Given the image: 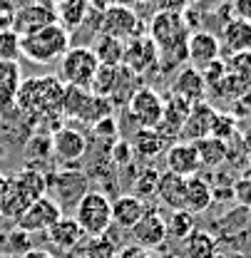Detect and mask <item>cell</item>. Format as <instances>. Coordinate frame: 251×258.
Instances as JSON below:
<instances>
[{"label":"cell","instance_id":"1","mask_svg":"<svg viewBox=\"0 0 251 258\" xmlns=\"http://www.w3.org/2000/svg\"><path fill=\"white\" fill-rule=\"evenodd\" d=\"M63 97L65 82L58 75H37L23 80L15 107L30 119H60Z\"/></svg>","mask_w":251,"mask_h":258},{"label":"cell","instance_id":"2","mask_svg":"<svg viewBox=\"0 0 251 258\" xmlns=\"http://www.w3.org/2000/svg\"><path fill=\"white\" fill-rule=\"evenodd\" d=\"M149 37L159 52V67L169 70L187 60L189 28L179 10H159L149 25Z\"/></svg>","mask_w":251,"mask_h":258},{"label":"cell","instance_id":"3","mask_svg":"<svg viewBox=\"0 0 251 258\" xmlns=\"http://www.w3.org/2000/svg\"><path fill=\"white\" fill-rule=\"evenodd\" d=\"M45 174L35 169H23L15 176H8L0 189V216L18 221L23 211L35 204L40 196H45Z\"/></svg>","mask_w":251,"mask_h":258},{"label":"cell","instance_id":"4","mask_svg":"<svg viewBox=\"0 0 251 258\" xmlns=\"http://www.w3.org/2000/svg\"><path fill=\"white\" fill-rule=\"evenodd\" d=\"M67 50H70V32L60 23L20 37V57L30 60L32 64L60 62Z\"/></svg>","mask_w":251,"mask_h":258},{"label":"cell","instance_id":"5","mask_svg":"<svg viewBox=\"0 0 251 258\" xmlns=\"http://www.w3.org/2000/svg\"><path fill=\"white\" fill-rule=\"evenodd\" d=\"M72 219L77 221L85 236L90 238L105 236L112 226V201L102 191H87L77 201Z\"/></svg>","mask_w":251,"mask_h":258},{"label":"cell","instance_id":"6","mask_svg":"<svg viewBox=\"0 0 251 258\" xmlns=\"http://www.w3.org/2000/svg\"><path fill=\"white\" fill-rule=\"evenodd\" d=\"M97 67H99V62L94 57L92 47H70L60 60V75L58 77L65 85L90 90Z\"/></svg>","mask_w":251,"mask_h":258},{"label":"cell","instance_id":"7","mask_svg":"<svg viewBox=\"0 0 251 258\" xmlns=\"http://www.w3.org/2000/svg\"><path fill=\"white\" fill-rule=\"evenodd\" d=\"M99 35H110L115 40L129 42L142 35V20L137 13L125 5H105L99 15Z\"/></svg>","mask_w":251,"mask_h":258},{"label":"cell","instance_id":"8","mask_svg":"<svg viewBox=\"0 0 251 258\" xmlns=\"http://www.w3.org/2000/svg\"><path fill=\"white\" fill-rule=\"evenodd\" d=\"M63 216H65L63 209L45 194V196H40L35 204H30V206L23 211V216H20L15 224H18L20 231H25V233H47Z\"/></svg>","mask_w":251,"mask_h":258},{"label":"cell","instance_id":"9","mask_svg":"<svg viewBox=\"0 0 251 258\" xmlns=\"http://www.w3.org/2000/svg\"><path fill=\"white\" fill-rule=\"evenodd\" d=\"M85 176L80 171H63V174H47L45 176V186H47V196L60 206H77V201L85 196Z\"/></svg>","mask_w":251,"mask_h":258},{"label":"cell","instance_id":"10","mask_svg":"<svg viewBox=\"0 0 251 258\" xmlns=\"http://www.w3.org/2000/svg\"><path fill=\"white\" fill-rule=\"evenodd\" d=\"M55 23H58V8H55V3L53 0H40L35 5L15 10L13 23H10V30H15L23 37V35H30L35 30H42L47 25H55Z\"/></svg>","mask_w":251,"mask_h":258},{"label":"cell","instance_id":"11","mask_svg":"<svg viewBox=\"0 0 251 258\" xmlns=\"http://www.w3.org/2000/svg\"><path fill=\"white\" fill-rule=\"evenodd\" d=\"M127 109H129V117L142 124V129H157L162 109H164V99L152 87H139L129 95Z\"/></svg>","mask_w":251,"mask_h":258},{"label":"cell","instance_id":"12","mask_svg":"<svg viewBox=\"0 0 251 258\" xmlns=\"http://www.w3.org/2000/svg\"><path fill=\"white\" fill-rule=\"evenodd\" d=\"M157 64H159V52H157L155 40H152L149 35H139V37L125 42V60H122V67L129 70L134 77L149 72V70L157 67Z\"/></svg>","mask_w":251,"mask_h":258},{"label":"cell","instance_id":"13","mask_svg":"<svg viewBox=\"0 0 251 258\" xmlns=\"http://www.w3.org/2000/svg\"><path fill=\"white\" fill-rule=\"evenodd\" d=\"M221 60V45L219 37L209 30H196L187 40V62L194 70H207L212 62Z\"/></svg>","mask_w":251,"mask_h":258},{"label":"cell","instance_id":"14","mask_svg":"<svg viewBox=\"0 0 251 258\" xmlns=\"http://www.w3.org/2000/svg\"><path fill=\"white\" fill-rule=\"evenodd\" d=\"M134 246L139 248H155L159 243L167 241V219L162 216L157 206H147L144 216L134 224V228L129 231Z\"/></svg>","mask_w":251,"mask_h":258},{"label":"cell","instance_id":"15","mask_svg":"<svg viewBox=\"0 0 251 258\" xmlns=\"http://www.w3.org/2000/svg\"><path fill=\"white\" fill-rule=\"evenodd\" d=\"M50 144H53V154L55 159L63 161V164H72V161H80L87 152V139L82 132L72 127H60L53 132L50 137Z\"/></svg>","mask_w":251,"mask_h":258},{"label":"cell","instance_id":"16","mask_svg":"<svg viewBox=\"0 0 251 258\" xmlns=\"http://www.w3.org/2000/svg\"><path fill=\"white\" fill-rule=\"evenodd\" d=\"M189 112H191V104H189L187 99H182V97H177V95H169L164 99V109H162V119H159V124H157V132L164 139H179Z\"/></svg>","mask_w":251,"mask_h":258},{"label":"cell","instance_id":"17","mask_svg":"<svg viewBox=\"0 0 251 258\" xmlns=\"http://www.w3.org/2000/svg\"><path fill=\"white\" fill-rule=\"evenodd\" d=\"M167 171L177 174V176H196L199 169H202V161H199V152L191 142H177L167 149Z\"/></svg>","mask_w":251,"mask_h":258},{"label":"cell","instance_id":"18","mask_svg":"<svg viewBox=\"0 0 251 258\" xmlns=\"http://www.w3.org/2000/svg\"><path fill=\"white\" fill-rule=\"evenodd\" d=\"M207 92H209V90H207V82H204L202 72L194 70L191 64L177 72V77H174V82H172V90H169V95L182 97V99H187L189 104L207 102Z\"/></svg>","mask_w":251,"mask_h":258},{"label":"cell","instance_id":"19","mask_svg":"<svg viewBox=\"0 0 251 258\" xmlns=\"http://www.w3.org/2000/svg\"><path fill=\"white\" fill-rule=\"evenodd\" d=\"M214 117H217V109H214L209 102L191 104V112H189L187 122H184V127H182L179 139L194 144V142L209 137V134H212V124H214Z\"/></svg>","mask_w":251,"mask_h":258},{"label":"cell","instance_id":"20","mask_svg":"<svg viewBox=\"0 0 251 258\" xmlns=\"http://www.w3.org/2000/svg\"><path fill=\"white\" fill-rule=\"evenodd\" d=\"M23 85V67L18 60H0V109L15 107Z\"/></svg>","mask_w":251,"mask_h":258},{"label":"cell","instance_id":"21","mask_svg":"<svg viewBox=\"0 0 251 258\" xmlns=\"http://www.w3.org/2000/svg\"><path fill=\"white\" fill-rule=\"evenodd\" d=\"M219 45L229 52V55L249 52L251 50V23L239 20V18L226 20V23H224V28H221Z\"/></svg>","mask_w":251,"mask_h":258},{"label":"cell","instance_id":"22","mask_svg":"<svg viewBox=\"0 0 251 258\" xmlns=\"http://www.w3.org/2000/svg\"><path fill=\"white\" fill-rule=\"evenodd\" d=\"M144 211H147V204L142 199H137L134 194H122L112 201V224L132 231L134 224L144 216Z\"/></svg>","mask_w":251,"mask_h":258},{"label":"cell","instance_id":"23","mask_svg":"<svg viewBox=\"0 0 251 258\" xmlns=\"http://www.w3.org/2000/svg\"><path fill=\"white\" fill-rule=\"evenodd\" d=\"M184 189H187V179L184 176H177L172 171L159 174L157 199L159 204H164L169 211H184Z\"/></svg>","mask_w":251,"mask_h":258},{"label":"cell","instance_id":"24","mask_svg":"<svg viewBox=\"0 0 251 258\" xmlns=\"http://www.w3.org/2000/svg\"><path fill=\"white\" fill-rule=\"evenodd\" d=\"M82 238H85V233H82V228L77 226V221H75L72 216H63L58 224L47 231V241H50L55 248H60V251L77 248V246L82 243Z\"/></svg>","mask_w":251,"mask_h":258},{"label":"cell","instance_id":"25","mask_svg":"<svg viewBox=\"0 0 251 258\" xmlns=\"http://www.w3.org/2000/svg\"><path fill=\"white\" fill-rule=\"evenodd\" d=\"M214 191L209 186V181H204L199 174L187 176V189H184V211L189 214H202L212 206Z\"/></svg>","mask_w":251,"mask_h":258},{"label":"cell","instance_id":"26","mask_svg":"<svg viewBox=\"0 0 251 258\" xmlns=\"http://www.w3.org/2000/svg\"><path fill=\"white\" fill-rule=\"evenodd\" d=\"M129 144H132V152H134L137 159H155V157H159L164 152L167 139L159 134L157 129H139L129 139Z\"/></svg>","mask_w":251,"mask_h":258},{"label":"cell","instance_id":"27","mask_svg":"<svg viewBox=\"0 0 251 258\" xmlns=\"http://www.w3.org/2000/svg\"><path fill=\"white\" fill-rule=\"evenodd\" d=\"M194 147L199 152L202 166H207V169H219L224 161H229V144L217 137H204V139L194 142Z\"/></svg>","mask_w":251,"mask_h":258},{"label":"cell","instance_id":"28","mask_svg":"<svg viewBox=\"0 0 251 258\" xmlns=\"http://www.w3.org/2000/svg\"><path fill=\"white\" fill-rule=\"evenodd\" d=\"M122 75H125V67H105V64H99L97 72H94L92 85H90V92L94 97H107L110 99L122 87Z\"/></svg>","mask_w":251,"mask_h":258},{"label":"cell","instance_id":"29","mask_svg":"<svg viewBox=\"0 0 251 258\" xmlns=\"http://www.w3.org/2000/svg\"><path fill=\"white\" fill-rule=\"evenodd\" d=\"M97 62L105 64V67H122L125 60V42L122 40H115L110 35H97L92 47Z\"/></svg>","mask_w":251,"mask_h":258},{"label":"cell","instance_id":"30","mask_svg":"<svg viewBox=\"0 0 251 258\" xmlns=\"http://www.w3.org/2000/svg\"><path fill=\"white\" fill-rule=\"evenodd\" d=\"M184 253L187 258H217V238L209 231L194 228L184 238Z\"/></svg>","mask_w":251,"mask_h":258},{"label":"cell","instance_id":"31","mask_svg":"<svg viewBox=\"0 0 251 258\" xmlns=\"http://www.w3.org/2000/svg\"><path fill=\"white\" fill-rule=\"evenodd\" d=\"M90 99H92V92H90V90H85V87H72V85H65L63 117H67V119H80Z\"/></svg>","mask_w":251,"mask_h":258},{"label":"cell","instance_id":"32","mask_svg":"<svg viewBox=\"0 0 251 258\" xmlns=\"http://www.w3.org/2000/svg\"><path fill=\"white\" fill-rule=\"evenodd\" d=\"M87 10H90L87 0H60V5H58V23L67 32L75 30L85 20Z\"/></svg>","mask_w":251,"mask_h":258},{"label":"cell","instance_id":"33","mask_svg":"<svg viewBox=\"0 0 251 258\" xmlns=\"http://www.w3.org/2000/svg\"><path fill=\"white\" fill-rule=\"evenodd\" d=\"M194 231V214L189 211H172L167 219V238L184 241L189 233Z\"/></svg>","mask_w":251,"mask_h":258},{"label":"cell","instance_id":"34","mask_svg":"<svg viewBox=\"0 0 251 258\" xmlns=\"http://www.w3.org/2000/svg\"><path fill=\"white\" fill-rule=\"evenodd\" d=\"M236 134H239V119L234 117V114H226V112H217V117H214V124H212V134L209 137H217L221 142H231V139H236Z\"/></svg>","mask_w":251,"mask_h":258},{"label":"cell","instance_id":"35","mask_svg":"<svg viewBox=\"0 0 251 258\" xmlns=\"http://www.w3.org/2000/svg\"><path fill=\"white\" fill-rule=\"evenodd\" d=\"M157 184H159V171L157 169H155V166L144 169V171L137 176V181H134V196L142 199V201L157 196Z\"/></svg>","mask_w":251,"mask_h":258},{"label":"cell","instance_id":"36","mask_svg":"<svg viewBox=\"0 0 251 258\" xmlns=\"http://www.w3.org/2000/svg\"><path fill=\"white\" fill-rule=\"evenodd\" d=\"M226 72L229 75H236V77H241V80H246L251 85V50L249 52H236V55H229L226 60Z\"/></svg>","mask_w":251,"mask_h":258},{"label":"cell","instance_id":"37","mask_svg":"<svg viewBox=\"0 0 251 258\" xmlns=\"http://www.w3.org/2000/svg\"><path fill=\"white\" fill-rule=\"evenodd\" d=\"M20 57V35L10 28L0 30V60H18Z\"/></svg>","mask_w":251,"mask_h":258},{"label":"cell","instance_id":"38","mask_svg":"<svg viewBox=\"0 0 251 258\" xmlns=\"http://www.w3.org/2000/svg\"><path fill=\"white\" fill-rule=\"evenodd\" d=\"M87 256L90 258H115L117 251H115V243L110 241V236L105 233V236L92 238V243H90V248H87Z\"/></svg>","mask_w":251,"mask_h":258},{"label":"cell","instance_id":"39","mask_svg":"<svg viewBox=\"0 0 251 258\" xmlns=\"http://www.w3.org/2000/svg\"><path fill=\"white\" fill-rule=\"evenodd\" d=\"M231 196H234L241 206H249L251 209V174L249 171H244V174L234 181V186H231Z\"/></svg>","mask_w":251,"mask_h":258},{"label":"cell","instance_id":"40","mask_svg":"<svg viewBox=\"0 0 251 258\" xmlns=\"http://www.w3.org/2000/svg\"><path fill=\"white\" fill-rule=\"evenodd\" d=\"M132 159H137L134 152H132V144L125 142V139H117L115 147H112V161H115L117 166H127Z\"/></svg>","mask_w":251,"mask_h":258},{"label":"cell","instance_id":"41","mask_svg":"<svg viewBox=\"0 0 251 258\" xmlns=\"http://www.w3.org/2000/svg\"><path fill=\"white\" fill-rule=\"evenodd\" d=\"M229 10H231V18H239V20L251 23V0H231L229 3Z\"/></svg>","mask_w":251,"mask_h":258},{"label":"cell","instance_id":"42","mask_svg":"<svg viewBox=\"0 0 251 258\" xmlns=\"http://www.w3.org/2000/svg\"><path fill=\"white\" fill-rule=\"evenodd\" d=\"M10 246H13V251H18V253L23 251V256H25L28 251H32L30 248V233H25V231L18 228V231L10 236Z\"/></svg>","mask_w":251,"mask_h":258},{"label":"cell","instance_id":"43","mask_svg":"<svg viewBox=\"0 0 251 258\" xmlns=\"http://www.w3.org/2000/svg\"><path fill=\"white\" fill-rule=\"evenodd\" d=\"M94 127V134L97 137H110V139H117V122L112 119V117H107V119H99Z\"/></svg>","mask_w":251,"mask_h":258},{"label":"cell","instance_id":"44","mask_svg":"<svg viewBox=\"0 0 251 258\" xmlns=\"http://www.w3.org/2000/svg\"><path fill=\"white\" fill-rule=\"evenodd\" d=\"M236 139H239V149H241V157H244V161H246V164H251V129L241 132Z\"/></svg>","mask_w":251,"mask_h":258},{"label":"cell","instance_id":"45","mask_svg":"<svg viewBox=\"0 0 251 258\" xmlns=\"http://www.w3.org/2000/svg\"><path fill=\"white\" fill-rule=\"evenodd\" d=\"M125 258H152L144 248H139V246H134V248H127L125 253H122Z\"/></svg>","mask_w":251,"mask_h":258},{"label":"cell","instance_id":"46","mask_svg":"<svg viewBox=\"0 0 251 258\" xmlns=\"http://www.w3.org/2000/svg\"><path fill=\"white\" fill-rule=\"evenodd\" d=\"M35 3H40V0H10V5H13V10H20V8H28V5H35Z\"/></svg>","mask_w":251,"mask_h":258},{"label":"cell","instance_id":"47","mask_svg":"<svg viewBox=\"0 0 251 258\" xmlns=\"http://www.w3.org/2000/svg\"><path fill=\"white\" fill-rule=\"evenodd\" d=\"M23 258H53V256H50L47 251H35V248H32V251H28Z\"/></svg>","mask_w":251,"mask_h":258},{"label":"cell","instance_id":"48","mask_svg":"<svg viewBox=\"0 0 251 258\" xmlns=\"http://www.w3.org/2000/svg\"><path fill=\"white\" fill-rule=\"evenodd\" d=\"M137 0H110V5H125V8H129V5H134Z\"/></svg>","mask_w":251,"mask_h":258},{"label":"cell","instance_id":"49","mask_svg":"<svg viewBox=\"0 0 251 258\" xmlns=\"http://www.w3.org/2000/svg\"><path fill=\"white\" fill-rule=\"evenodd\" d=\"M5 179H8V176H3V171H0V189H3V184H5Z\"/></svg>","mask_w":251,"mask_h":258},{"label":"cell","instance_id":"50","mask_svg":"<svg viewBox=\"0 0 251 258\" xmlns=\"http://www.w3.org/2000/svg\"><path fill=\"white\" fill-rule=\"evenodd\" d=\"M249 174H251V166H249Z\"/></svg>","mask_w":251,"mask_h":258},{"label":"cell","instance_id":"51","mask_svg":"<svg viewBox=\"0 0 251 258\" xmlns=\"http://www.w3.org/2000/svg\"><path fill=\"white\" fill-rule=\"evenodd\" d=\"M0 122H3V117H0Z\"/></svg>","mask_w":251,"mask_h":258}]
</instances>
